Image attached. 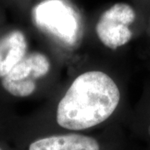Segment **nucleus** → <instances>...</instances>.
<instances>
[{
	"label": "nucleus",
	"mask_w": 150,
	"mask_h": 150,
	"mask_svg": "<svg viewBox=\"0 0 150 150\" xmlns=\"http://www.w3.org/2000/svg\"><path fill=\"white\" fill-rule=\"evenodd\" d=\"M120 101L118 85L101 71L79 75L59 101L56 120L70 130H83L106 121Z\"/></svg>",
	"instance_id": "1"
},
{
	"label": "nucleus",
	"mask_w": 150,
	"mask_h": 150,
	"mask_svg": "<svg viewBox=\"0 0 150 150\" xmlns=\"http://www.w3.org/2000/svg\"><path fill=\"white\" fill-rule=\"evenodd\" d=\"M33 18L40 28L65 43H73L78 36L77 16L62 0H44L34 8Z\"/></svg>",
	"instance_id": "2"
},
{
	"label": "nucleus",
	"mask_w": 150,
	"mask_h": 150,
	"mask_svg": "<svg viewBox=\"0 0 150 150\" xmlns=\"http://www.w3.org/2000/svg\"><path fill=\"white\" fill-rule=\"evenodd\" d=\"M49 69L50 63L44 54L32 53L26 55L4 77L2 85L13 96H29L36 89V80L44 77Z\"/></svg>",
	"instance_id": "3"
},
{
	"label": "nucleus",
	"mask_w": 150,
	"mask_h": 150,
	"mask_svg": "<svg viewBox=\"0 0 150 150\" xmlns=\"http://www.w3.org/2000/svg\"><path fill=\"white\" fill-rule=\"evenodd\" d=\"M135 12L129 4L119 3L105 11L98 19L96 33L106 47L116 49L130 41L132 32L129 25L135 19Z\"/></svg>",
	"instance_id": "4"
},
{
	"label": "nucleus",
	"mask_w": 150,
	"mask_h": 150,
	"mask_svg": "<svg viewBox=\"0 0 150 150\" xmlns=\"http://www.w3.org/2000/svg\"><path fill=\"white\" fill-rule=\"evenodd\" d=\"M28 150H100L96 139L81 134L54 135L32 143Z\"/></svg>",
	"instance_id": "5"
},
{
	"label": "nucleus",
	"mask_w": 150,
	"mask_h": 150,
	"mask_svg": "<svg viewBox=\"0 0 150 150\" xmlns=\"http://www.w3.org/2000/svg\"><path fill=\"white\" fill-rule=\"evenodd\" d=\"M27 42L23 33L13 31L0 39V77H5L26 56Z\"/></svg>",
	"instance_id": "6"
},
{
	"label": "nucleus",
	"mask_w": 150,
	"mask_h": 150,
	"mask_svg": "<svg viewBox=\"0 0 150 150\" xmlns=\"http://www.w3.org/2000/svg\"><path fill=\"white\" fill-rule=\"evenodd\" d=\"M0 150H2V149H0Z\"/></svg>",
	"instance_id": "7"
}]
</instances>
